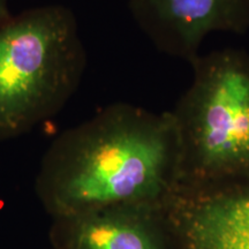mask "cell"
I'll return each mask as SVG.
<instances>
[{"instance_id": "1", "label": "cell", "mask_w": 249, "mask_h": 249, "mask_svg": "<svg viewBox=\"0 0 249 249\" xmlns=\"http://www.w3.org/2000/svg\"><path fill=\"white\" fill-rule=\"evenodd\" d=\"M178 183L171 112L114 103L53 140L35 192L53 219L121 205H163Z\"/></svg>"}, {"instance_id": "2", "label": "cell", "mask_w": 249, "mask_h": 249, "mask_svg": "<svg viewBox=\"0 0 249 249\" xmlns=\"http://www.w3.org/2000/svg\"><path fill=\"white\" fill-rule=\"evenodd\" d=\"M87 67L74 13L46 5L0 22V140L18 138L55 116Z\"/></svg>"}, {"instance_id": "3", "label": "cell", "mask_w": 249, "mask_h": 249, "mask_svg": "<svg viewBox=\"0 0 249 249\" xmlns=\"http://www.w3.org/2000/svg\"><path fill=\"white\" fill-rule=\"evenodd\" d=\"M193 80L170 111L179 141V183L249 178V53L223 49L189 62Z\"/></svg>"}, {"instance_id": "4", "label": "cell", "mask_w": 249, "mask_h": 249, "mask_svg": "<svg viewBox=\"0 0 249 249\" xmlns=\"http://www.w3.org/2000/svg\"><path fill=\"white\" fill-rule=\"evenodd\" d=\"M161 210L171 249H249V178L178 185Z\"/></svg>"}, {"instance_id": "5", "label": "cell", "mask_w": 249, "mask_h": 249, "mask_svg": "<svg viewBox=\"0 0 249 249\" xmlns=\"http://www.w3.org/2000/svg\"><path fill=\"white\" fill-rule=\"evenodd\" d=\"M128 7L156 49L188 62L210 34L249 30V0H128Z\"/></svg>"}, {"instance_id": "6", "label": "cell", "mask_w": 249, "mask_h": 249, "mask_svg": "<svg viewBox=\"0 0 249 249\" xmlns=\"http://www.w3.org/2000/svg\"><path fill=\"white\" fill-rule=\"evenodd\" d=\"M57 249H171L161 205H121L53 218Z\"/></svg>"}, {"instance_id": "7", "label": "cell", "mask_w": 249, "mask_h": 249, "mask_svg": "<svg viewBox=\"0 0 249 249\" xmlns=\"http://www.w3.org/2000/svg\"><path fill=\"white\" fill-rule=\"evenodd\" d=\"M8 1L9 0H0V22H2L11 15L8 9Z\"/></svg>"}, {"instance_id": "8", "label": "cell", "mask_w": 249, "mask_h": 249, "mask_svg": "<svg viewBox=\"0 0 249 249\" xmlns=\"http://www.w3.org/2000/svg\"><path fill=\"white\" fill-rule=\"evenodd\" d=\"M52 249H57V248H53V247H52Z\"/></svg>"}]
</instances>
